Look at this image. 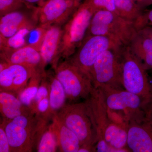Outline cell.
Segmentation results:
<instances>
[{
  "mask_svg": "<svg viewBox=\"0 0 152 152\" xmlns=\"http://www.w3.org/2000/svg\"><path fill=\"white\" fill-rule=\"evenodd\" d=\"M39 70L22 65L7 64L0 71V91L12 93L18 96L33 75Z\"/></svg>",
  "mask_w": 152,
  "mask_h": 152,
  "instance_id": "cell-13",
  "label": "cell"
},
{
  "mask_svg": "<svg viewBox=\"0 0 152 152\" xmlns=\"http://www.w3.org/2000/svg\"><path fill=\"white\" fill-rule=\"evenodd\" d=\"M118 14L125 18L134 22L144 11L132 0H114Z\"/></svg>",
  "mask_w": 152,
  "mask_h": 152,
  "instance_id": "cell-23",
  "label": "cell"
},
{
  "mask_svg": "<svg viewBox=\"0 0 152 152\" xmlns=\"http://www.w3.org/2000/svg\"><path fill=\"white\" fill-rule=\"evenodd\" d=\"M58 149L56 137L50 121L46 123L38 134L36 151L38 152H55Z\"/></svg>",
  "mask_w": 152,
  "mask_h": 152,
  "instance_id": "cell-21",
  "label": "cell"
},
{
  "mask_svg": "<svg viewBox=\"0 0 152 152\" xmlns=\"http://www.w3.org/2000/svg\"><path fill=\"white\" fill-rule=\"evenodd\" d=\"M26 7L30 8L23 0H0V16Z\"/></svg>",
  "mask_w": 152,
  "mask_h": 152,
  "instance_id": "cell-25",
  "label": "cell"
},
{
  "mask_svg": "<svg viewBox=\"0 0 152 152\" xmlns=\"http://www.w3.org/2000/svg\"><path fill=\"white\" fill-rule=\"evenodd\" d=\"M53 68L55 75L64 87L67 100L70 103L88 98L94 88L91 79L69 59L59 61Z\"/></svg>",
  "mask_w": 152,
  "mask_h": 152,
  "instance_id": "cell-7",
  "label": "cell"
},
{
  "mask_svg": "<svg viewBox=\"0 0 152 152\" xmlns=\"http://www.w3.org/2000/svg\"><path fill=\"white\" fill-rule=\"evenodd\" d=\"M145 111L144 117L129 123L127 146L130 151L152 152V110L150 105Z\"/></svg>",
  "mask_w": 152,
  "mask_h": 152,
  "instance_id": "cell-12",
  "label": "cell"
},
{
  "mask_svg": "<svg viewBox=\"0 0 152 152\" xmlns=\"http://www.w3.org/2000/svg\"><path fill=\"white\" fill-rule=\"evenodd\" d=\"M1 60L8 64L22 65L36 70H44L39 47L31 43L18 48L1 51Z\"/></svg>",
  "mask_w": 152,
  "mask_h": 152,
  "instance_id": "cell-15",
  "label": "cell"
},
{
  "mask_svg": "<svg viewBox=\"0 0 152 152\" xmlns=\"http://www.w3.org/2000/svg\"><path fill=\"white\" fill-rule=\"evenodd\" d=\"M0 112L4 121H10L19 116L32 113L23 104L17 96L4 91L0 92Z\"/></svg>",
  "mask_w": 152,
  "mask_h": 152,
  "instance_id": "cell-18",
  "label": "cell"
},
{
  "mask_svg": "<svg viewBox=\"0 0 152 152\" xmlns=\"http://www.w3.org/2000/svg\"><path fill=\"white\" fill-rule=\"evenodd\" d=\"M82 0H46L35 9L38 27L46 29L65 23L81 4Z\"/></svg>",
  "mask_w": 152,
  "mask_h": 152,
  "instance_id": "cell-11",
  "label": "cell"
},
{
  "mask_svg": "<svg viewBox=\"0 0 152 152\" xmlns=\"http://www.w3.org/2000/svg\"><path fill=\"white\" fill-rule=\"evenodd\" d=\"M50 93V84L46 72L44 74L37 93L33 100L30 110L33 113L35 114L37 107L39 102L45 98L49 97Z\"/></svg>",
  "mask_w": 152,
  "mask_h": 152,
  "instance_id": "cell-24",
  "label": "cell"
},
{
  "mask_svg": "<svg viewBox=\"0 0 152 152\" xmlns=\"http://www.w3.org/2000/svg\"><path fill=\"white\" fill-rule=\"evenodd\" d=\"M21 9L13 11L1 17L0 43L8 39L22 30L33 31L37 27L38 22L35 9L31 15L22 11Z\"/></svg>",
  "mask_w": 152,
  "mask_h": 152,
  "instance_id": "cell-14",
  "label": "cell"
},
{
  "mask_svg": "<svg viewBox=\"0 0 152 152\" xmlns=\"http://www.w3.org/2000/svg\"><path fill=\"white\" fill-rule=\"evenodd\" d=\"M23 1L30 8H34L36 7L34 5L38 4L39 6L41 5L43 2L44 0H23Z\"/></svg>",
  "mask_w": 152,
  "mask_h": 152,
  "instance_id": "cell-31",
  "label": "cell"
},
{
  "mask_svg": "<svg viewBox=\"0 0 152 152\" xmlns=\"http://www.w3.org/2000/svg\"><path fill=\"white\" fill-rule=\"evenodd\" d=\"M135 4L144 11V9L152 5L151 0H132Z\"/></svg>",
  "mask_w": 152,
  "mask_h": 152,
  "instance_id": "cell-29",
  "label": "cell"
},
{
  "mask_svg": "<svg viewBox=\"0 0 152 152\" xmlns=\"http://www.w3.org/2000/svg\"><path fill=\"white\" fill-rule=\"evenodd\" d=\"M95 11L104 10L118 14L114 0H86Z\"/></svg>",
  "mask_w": 152,
  "mask_h": 152,
  "instance_id": "cell-26",
  "label": "cell"
},
{
  "mask_svg": "<svg viewBox=\"0 0 152 152\" xmlns=\"http://www.w3.org/2000/svg\"><path fill=\"white\" fill-rule=\"evenodd\" d=\"M56 137L58 149L62 152H78L81 147L80 140L56 116H53L50 123Z\"/></svg>",
  "mask_w": 152,
  "mask_h": 152,
  "instance_id": "cell-17",
  "label": "cell"
},
{
  "mask_svg": "<svg viewBox=\"0 0 152 152\" xmlns=\"http://www.w3.org/2000/svg\"><path fill=\"white\" fill-rule=\"evenodd\" d=\"M123 49L106 51L95 62L90 73L91 80L94 88H124L121 60Z\"/></svg>",
  "mask_w": 152,
  "mask_h": 152,
  "instance_id": "cell-8",
  "label": "cell"
},
{
  "mask_svg": "<svg viewBox=\"0 0 152 152\" xmlns=\"http://www.w3.org/2000/svg\"><path fill=\"white\" fill-rule=\"evenodd\" d=\"M45 1H46V0H44V2Z\"/></svg>",
  "mask_w": 152,
  "mask_h": 152,
  "instance_id": "cell-33",
  "label": "cell"
},
{
  "mask_svg": "<svg viewBox=\"0 0 152 152\" xmlns=\"http://www.w3.org/2000/svg\"><path fill=\"white\" fill-rule=\"evenodd\" d=\"M150 107L151 108V110H152V103L150 104Z\"/></svg>",
  "mask_w": 152,
  "mask_h": 152,
  "instance_id": "cell-32",
  "label": "cell"
},
{
  "mask_svg": "<svg viewBox=\"0 0 152 152\" xmlns=\"http://www.w3.org/2000/svg\"><path fill=\"white\" fill-rule=\"evenodd\" d=\"M94 125L98 152H122L128 149L127 130L111 121L102 90L94 87L86 102Z\"/></svg>",
  "mask_w": 152,
  "mask_h": 152,
  "instance_id": "cell-1",
  "label": "cell"
},
{
  "mask_svg": "<svg viewBox=\"0 0 152 152\" xmlns=\"http://www.w3.org/2000/svg\"><path fill=\"white\" fill-rule=\"evenodd\" d=\"M124 47L119 43L105 36H88L69 59L91 79L92 68L103 53L110 50H121Z\"/></svg>",
  "mask_w": 152,
  "mask_h": 152,
  "instance_id": "cell-9",
  "label": "cell"
},
{
  "mask_svg": "<svg viewBox=\"0 0 152 152\" xmlns=\"http://www.w3.org/2000/svg\"><path fill=\"white\" fill-rule=\"evenodd\" d=\"M151 1H152V0H151Z\"/></svg>",
  "mask_w": 152,
  "mask_h": 152,
  "instance_id": "cell-34",
  "label": "cell"
},
{
  "mask_svg": "<svg viewBox=\"0 0 152 152\" xmlns=\"http://www.w3.org/2000/svg\"><path fill=\"white\" fill-rule=\"evenodd\" d=\"M55 115L75 134L80 142L81 146H88L96 148V130L89 109L86 102L66 104Z\"/></svg>",
  "mask_w": 152,
  "mask_h": 152,
  "instance_id": "cell-5",
  "label": "cell"
},
{
  "mask_svg": "<svg viewBox=\"0 0 152 152\" xmlns=\"http://www.w3.org/2000/svg\"><path fill=\"white\" fill-rule=\"evenodd\" d=\"M96 12L86 0L74 12L63 28L59 59L70 58L83 43Z\"/></svg>",
  "mask_w": 152,
  "mask_h": 152,
  "instance_id": "cell-4",
  "label": "cell"
},
{
  "mask_svg": "<svg viewBox=\"0 0 152 152\" xmlns=\"http://www.w3.org/2000/svg\"><path fill=\"white\" fill-rule=\"evenodd\" d=\"M0 127V152H10L8 139L2 125Z\"/></svg>",
  "mask_w": 152,
  "mask_h": 152,
  "instance_id": "cell-28",
  "label": "cell"
},
{
  "mask_svg": "<svg viewBox=\"0 0 152 152\" xmlns=\"http://www.w3.org/2000/svg\"><path fill=\"white\" fill-rule=\"evenodd\" d=\"M43 118L31 113L9 121H2L11 152H31L36 150L38 132Z\"/></svg>",
  "mask_w": 152,
  "mask_h": 152,
  "instance_id": "cell-3",
  "label": "cell"
},
{
  "mask_svg": "<svg viewBox=\"0 0 152 152\" xmlns=\"http://www.w3.org/2000/svg\"><path fill=\"white\" fill-rule=\"evenodd\" d=\"M134 23L137 31L145 27L152 26V9L145 12H143Z\"/></svg>",
  "mask_w": 152,
  "mask_h": 152,
  "instance_id": "cell-27",
  "label": "cell"
},
{
  "mask_svg": "<svg viewBox=\"0 0 152 152\" xmlns=\"http://www.w3.org/2000/svg\"><path fill=\"white\" fill-rule=\"evenodd\" d=\"M122 85L124 88L152 103V85L142 63L125 47L121 53Z\"/></svg>",
  "mask_w": 152,
  "mask_h": 152,
  "instance_id": "cell-6",
  "label": "cell"
},
{
  "mask_svg": "<svg viewBox=\"0 0 152 152\" xmlns=\"http://www.w3.org/2000/svg\"><path fill=\"white\" fill-rule=\"evenodd\" d=\"M61 25H55L46 29L39 52L45 67L51 64L53 67L59 61V53L63 34Z\"/></svg>",
  "mask_w": 152,
  "mask_h": 152,
  "instance_id": "cell-16",
  "label": "cell"
},
{
  "mask_svg": "<svg viewBox=\"0 0 152 152\" xmlns=\"http://www.w3.org/2000/svg\"><path fill=\"white\" fill-rule=\"evenodd\" d=\"M45 72V70H42L37 71L30 78L24 89L18 96L23 104L30 110L33 100L37 93L43 75Z\"/></svg>",
  "mask_w": 152,
  "mask_h": 152,
  "instance_id": "cell-22",
  "label": "cell"
},
{
  "mask_svg": "<svg viewBox=\"0 0 152 152\" xmlns=\"http://www.w3.org/2000/svg\"><path fill=\"white\" fill-rule=\"evenodd\" d=\"M138 32L149 38L152 40V26H148L145 27L138 31Z\"/></svg>",
  "mask_w": 152,
  "mask_h": 152,
  "instance_id": "cell-30",
  "label": "cell"
},
{
  "mask_svg": "<svg viewBox=\"0 0 152 152\" xmlns=\"http://www.w3.org/2000/svg\"><path fill=\"white\" fill-rule=\"evenodd\" d=\"M98 88L102 90L107 107L124 112L130 121L145 115L146 108L151 104L138 95L125 89L106 86Z\"/></svg>",
  "mask_w": 152,
  "mask_h": 152,
  "instance_id": "cell-10",
  "label": "cell"
},
{
  "mask_svg": "<svg viewBox=\"0 0 152 152\" xmlns=\"http://www.w3.org/2000/svg\"><path fill=\"white\" fill-rule=\"evenodd\" d=\"M137 33L134 21L115 13L99 10L93 15L86 37L105 36L126 47Z\"/></svg>",
  "mask_w": 152,
  "mask_h": 152,
  "instance_id": "cell-2",
  "label": "cell"
},
{
  "mask_svg": "<svg viewBox=\"0 0 152 152\" xmlns=\"http://www.w3.org/2000/svg\"><path fill=\"white\" fill-rule=\"evenodd\" d=\"M146 70L152 69V40L138 32L127 46Z\"/></svg>",
  "mask_w": 152,
  "mask_h": 152,
  "instance_id": "cell-19",
  "label": "cell"
},
{
  "mask_svg": "<svg viewBox=\"0 0 152 152\" xmlns=\"http://www.w3.org/2000/svg\"><path fill=\"white\" fill-rule=\"evenodd\" d=\"M47 75L50 84L49 113L52 118L66 104L67 98L64 87L55 73H47Z\"/></svg>",
  "mask_w": 152,
  "mask_h": 152,
  "instance_id": "cell-20",
  "label": "cell"
}]
</instances>
